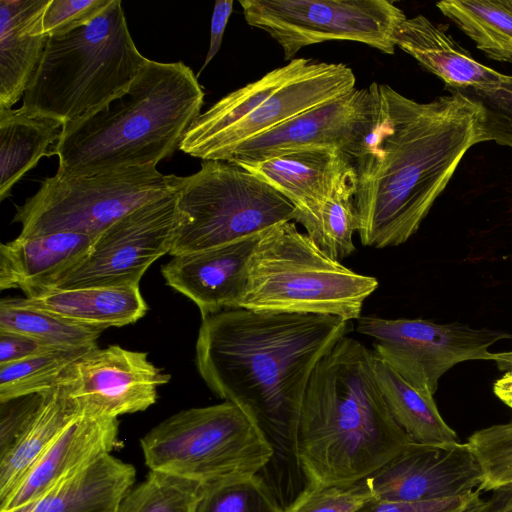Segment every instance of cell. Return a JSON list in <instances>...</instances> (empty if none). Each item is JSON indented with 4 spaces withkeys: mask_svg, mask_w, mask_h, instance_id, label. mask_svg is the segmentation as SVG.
Segmentation results:
<instances>
[{
    "mask_svg": "<svg viewBox=\"0 0 512 512\" xmlns=\"http://www.w3.org/2000/svg\"><path fill=\"white\" fill-rule=\"evenodd\" d=\"M436 6L489 58L512 63V0H444Z\"/></svg>",
    "mask_w": 512,
    "mask_h": 512,
    "instance_id": "83f0119b",
    "label": "cell"
},
{
    "mask_svg": "<svg viewBox=\"0 0 512 512\" xmlns=\"http://www.w3.org/2000/svg\"><path fill=\"white\" fill-rule=\"evenodd\" d=\"M43 393L0 402V456L5 454L23 432L37 410Z\"/></svg>",
    "mask_w": 512,
    "mask_h": 512,
    "instance_id": "f35d334b",
    "label": "cell"
},
{
    "mask_svg": "<svg viewBox=\"0 0 512 512\" xmlns=\"http://www.w3.org/2000/svg\"><path fill=\"white\" fill-rule=\"evenodd\" d=\"M358 226L351 165L303 227L327 256L340 262L356 250L352 238Z\"/></svg>",
    "mask_w": 512,
    "mask_h": 512,
    "instance_id": "f546056e",
    "label": "cell"
},
{
    "mask_svg": "<svg viewBox=\"0 0 512 512\" xmlns=\"http://www.w3.org/2000/svg\"><path fill=\"white\" fill-rule=\"evenodd\" d=\"M378 286L376 278L327 256L289 221L262 233L236 308L328 315L352 322L361 317L365 300Z\"/></svg>",
    "mask_w": 512,
    "mask_h": 512,
    "instance_id": "8992f818",
    "label": "cell"
},
{
    "mask_svg": "<svg viewBox=\"0 0 512 512\" xmlns=\"http://www.w3.org/2000/svg\"><path fill=\"white\" fill-rule=\"evenodd\" d=\"M176 216L173 191L139 206L96 236L88 253L45 290L139 285L170 252Z\"/></svg>",
    "mask_w": 512,
    "mask_h": 512,
    "instance_id": "4fadbf2b",
    "label": "cell"
},
{
    "mask_svg": "<svg viewBox=\"0 0 512 512\" xmlns=\"http://www.w3.org/2000/svg\"><path fill=\"white\" fill-rule=\"evenodd\" d=\"M467 443L482 470L480 491L512 484V421L477 430Z\"/></svg>",
    "mask_w": 512,
    "mask_h": 512,
    "instance_id": "836d02e7",
    "label": "cell"
},
{
    "mask_svg": "<svg viewBox=\"0 0 512 512\" xmlns=\"http://www.w3.org/2000/svg\"><path fill=\"white\" fill-rule=\"evenodd\" d=\"M169 380L147 353L112 345L82 354L65 369L56 387L83 411L118 418L149 408L157 400L158 387Z\"/></svg>",
    "mask_w": 512,
    "mask_h": 512,
    "instance_id": "5bb4252c",
    "label": "cell"
},
{
    "mask_svg": "<svg viewBox=\"0 0 512 512\" xmlns=\"http://www.w3.org/2000/svg\"><path fill=\"white\" fill-rule=\"evenodd\" d=\"M55 350L65 349H56L18 333L0 331V365L22 361Z\"/></svg>",
    "mask_w": 512,
    "mask_h": 512,
    "instance_id": "ab89813d",
    "label": "cell"
},
{
    "mask_svg": "<svg viewBox=\"0 0 512 512\" xmlns=\"http://www.w3.org/2000/svg\"><path fill=\"white\" fill-rule=\"evenodd\" d=\"M373 499L366 478L345 486H306L285 512H357Z\"/></svg>",
    "mask_w": 512,
    "mask_h": 512,
    "instance_id": "d590c367",
    "label": "cell"
},
{
    "mask_svg": "<svg viewBox=\"0 0 512 512\" xmlns=\"http://www.w3.org/2000/svg\"><path fill=\"white\" fill-rule=\"evenodd\" d=\"M489 360L495 361L498 369L505 373L512 371V351L491 353Z\"/></svg>",
    "mask_w": 512,
    "mask_h": 512,
    "instance_id": "ee69618b",
    "label": "cell"
},
{
    "mask_svg": "<svg viewBox=\"0 0 512 512\" xmlns=\"http://www.w3.org/2000/svg\"><path fill=\"white\" fill-rule=\"evenodd\" d=\"M233 3V0H218L214 4L211 18L209 49L200 71L209 64L221 47L225 28L233 10Z\"/></svg>",
    "mask_w": 512,
    "mask_h": 512,
    "instance_id": "60d3db41",
    "label": "cell"
},
{
    "mask_svg": "<svg viewBox=\"0 0 512 512\" xmlns=\"http://www.w3.org/2000/svg\"><path fill=\"white\" fill-rule=\"evenodd\" d=\"M395 43L453 90L491 85L505 75L476 61L451 35L423 15L406 18Z\"/></svg>",
    "mask_w": 512,
    "mask_h": 512,
    "instance_id": "603a6c76",
    "label": "cell"
},
{
    "mask_svg": "<svg viewBox=\"0 0 512 512\" xmlns=\"http://www.w3.org/2000/svg\"><path fill=\"white\" fill-rule=\"evenodd\" d=\"M355 87L356 76L343 63L294 58L202 112L179 149L201 160H223L241 143Z\"/></svg>",
    "mask_w": 512,
    "mask_h": 512,
    "instance_id": "52a82bcc",
    "label": "cell"
},
{
    "mask_svg": "<svg viewBox=\"0 0 512 512\" xmlns=\"http://www.w3.org/2000/svg\"><path fill=\"white\" fill-rule=\"evenodd\" d=\"M351 330L334 316L225 309L202 317L196 365L213 393L289 451L316 365Z\"/></svg>",
    "mask_w": 512,
    "mask_h": 512,
    "instance_id": "7a4b0ae2",
    "label": "cell"
},
{
    "mask_svg": "<svg viewBox=\"0 0 512 512\" xmlns=\"http://www.w3.org/2000/svg\"><path fill=\"white\" fill-rule=\"evenodd\" d=\"M87 351L55 350L0 365V402L54 389L65 369Z\"/></svg>",
    "mask_w": 512,
    "mask_h": 512,
    "instance_id": "4dcf8cb0",
    "label": "cell"
},
{
    "mask_svg": "<svg viewBox=\"0 0 512 512\" xmlns=\"http://www.w3.org/2000/svg\"><path fill=\"white\" fill-rule=\"evenodd\" d=\"M117 444V418L97 416L82 410L0 503V512L36 500L61 480L110 454Z\"/></svg>",
    "mask_w": 512,
    "mask_h": 512,
    "instance_id": "ac0fdd59",
    "label": "cell"
},
{
    "mask_svg": "<svg viewBox=\"0 0 512 512\" xmlns=\"http://www.w3.org/2000/svg\"><path fill=\"white\" fill-rule=\"evenodd\" d=\"M194 512H285L259 476L202 485Z\"/></svg>",
    "mask_w": 512,
    "mask_h": 512,
    "instance_id": "d6a6232c",
    "label": "cell"
},
{
    "mask_svg": "<svg viewBox=\"0 0 512 512\" xmlns=\"http://www.w3.org/2000/svg\"><path fill=\"white\" fill-rule=\"evenodd\" d=\"M492 492L484 512H512V484Z\"/></svg>",
    "mask_w": 512,
    "mask_h": 512,
    "instance_id": "b9f144b4",
    "label": "cell"
},
{
    "mask_svg": "<svg viewBox=\"0 0 512 512\" xmlns=\"http://www.w3.org/2000/svg\"><path fill=\"white\" fill-rule=\"evenodd\" d=\"M487 501L474 490L461 496L420 502L371 500L357 512H484Z\"/></svg>",
    "mask_w": 512,
    "mask_h": 512,
    "instance_id": "74e56055",
    "label": "cell"
},
{
    "mask_svg": "<svg viewBox=\"0 0 512 512\" xmlns=\"http://www.w3.org/2000/svg\"><path fill=\"white\" fill-rule=\"evenodd\" d=\"M14 300L104 330L133 324L148 310L139 285L48 289Z\"/></svg>",
    "mask_w": 512,
    "mask_h": 512,
    "instance_id": "cb8c5ba5",
    "label": "cell"
},
{
    "mask_svg": "<svg viewBox=\"0 0 512 512\" xmlns=\"http://www.w3.org/2000/svg\"><path fill=\"white\" fill-rule=\"evenodd\" d=\"M64 123L19 107L0 108V200L39 160L50 157Z\"/></svg>",
    "mask_w": 512,
    "mask_h": 512,
    "instance_id": "d4e9b609",
    "label": "cell"
},
{
    "mask_svg": "<svg viewBox=\"0 0 512 512\" xmlns=\"http://www.w3.org/2000/svg\"><path fill=\"white\" fill-rule=\"evenodd\" d=\"M204 90L181 61L147 58L129 88L105 107L65 124L50 151L59 173L156 167L173 155L201 114Z\"/></svg>",
    "mask_w": 512,
    "mask_h": 512,
    "instance_id": "277c9868",
    "label": "cell"
},
{
    "mask_svg": "<svg viewBox=\"0 0 512 512\" xmlns=\"http://www.w3.org/2000/svg\"><path fill=\"white\" fill-rule=\"evenodd\" d=\"M369 86L377 114L351 157L354 203L362 245L385 248L416 233L466 152L484 142V113L459 90L423 103Z\"/></svg>",
    "mask_w": 512,
    "mask_h": 512,
    "instance_id": "6da1fadb",
    "label": "cell"
},
{
    "mask_svg": "<svg viewBox=\"0 0 512 512\" xmlns=\"http://www.w3.org/2000/svg\"><path fill=\"white\" fill-rule=\"evenodd\" d=\"M81 411L58 387L43 393L37 410L21 435L0 456V503L11 494L30 467Z\"/></svg>",
    "mask_w": 512,
    "mask_h": 512,
    "instance_id": "484cf974",
    "label": "cell"
},
{
    "mask_svg": "<svg viewBox=\"0 0 512 512\" xmlns=\"http://www.w3.org/2000/svg\"><path fill=\"white\" fill-rule=\"evenodd\" d=\"M357 331L374 338V352L421 393L433 396L440 378L454 365L489 360V347L512 334L462 323L361 316Z\"/></svg>",
    "mask_w": 512,
    "mask_h": 512,
    "instance_id": "7c38bea8",
    "label": "cell"
},
{
    "mask_svg": "<svg viewBox=\"0 0 512 512\" xmlns=\"http://www.w3.org/2000/svg\"><path fill=\"white\" fill-rule=\"evenodd\" d=\"M480 104L484 113V142L512 148V76L497 83L460 90Z\"/></svg>",
    "mask_w": 512,
    "mask_h": 512,
    "instance_id": "e575fe53",
    "label": "cell"
},
{
    "mask_svg": "<svg viewBox=\"0 0 512 512\" xmlns=\"http://www.w3.org/2000/svg\"><path fill=\"white\" fill-rule=\"evenodd\" d=\"M173 190L156 167L89 173L56 172L17 207L13 222L21 236L76 233L96 237L117 220Z\"/></svg>",
    "mask_w": 512,
    "mask_h": 512,
    "instance_id": "30bf717a",
    "label": "cell"
},
{
    "mask_svg": "<svg viewBox=\"0 0 512 512\" xmlns=\"http://www.w3.org/2000/svg\"><path fill=\"white\" fill-rule=\"evenodd\" d=\"M111 0H50L42 16L47 37L67 33L94 20Z\"/></svg>",
    "mask_w": 512,
    "mask_h": 512,
    "instance_id": "8d00e7d4",
    "label": "cell"
},
{
    "mask_svg": "<svg viewBox=\"0 0 512 512\" xmlns=\"http://www.w3.org/2000/svg\"><path fill=\"white\" fill-rule=\"evenodd\" d=\"M411 442L379 389L372 350L343 336L316 365L290 441L307 486L356 483Z\"/></svg>",
    "mask_w": 512,
    "mask_h": 512,
    "instance_id": "3957f363",
    "label": "cell"
},
{
    "mask_svg": "<svg viewBox=\"0 0 512 512\" xmlns=\"http://www.w3.org/2000/svg\"><path fill=\"white\" fill-rule=\"evenodd\" d=\"M147 58L137 49L120 0L90 23L48 37L22 107L65 124L105 107L131 85Z\"/></svg>",
    "mask_w": 512,
    "mask_h": 512,
    "instance_id": "5b68a950",
    "label": "cell"
},
{
    "mask_svg": "<svg viewBox=\"0 0 512 512\" xmlns=\"http://www.w3.org/2000/svg\"><path fill=\"white\" fill-rule=\"evenodd\" d=\"M244 19L281 46L285 60L304 47L352 41L395 52L405 13L388 0H240Z\"/></svg>",
    "mask_w": 512,
    "mask_h": 512,
    "instance_id": "8fae6325",
    "label": "cell"
},
{
    "mask_svg": "<svg viewBox=\"0 0 512 512\" xmlns=\"http://www.w3.org/2000/svg\"><path fill=\"white\" fill-rule=\"evenodd\" d=\"M50 0H0V108L23 98L48 37L42 16Z\"/></svg>",
    "mask_w": 512,
    "mask_h": 512,
    "instance_id": "44dd1931",
    "label": "cell"
},
{
    "mask_svg": "<svg viewBox=\"0 0 512 512\" xmlns=\"http://www.w3.org/2000/svg\"><path fill=\"white\" fill-rule=\"evenodd\" d=\"M377 102L370 86L350 92L298 114L232 149L222 161H261L290 151L337 148L350 157L372 131Z\"/></svg>",
    "mask_w": 512,
    "mask_h": 512,
    "instance_id": "9a60e30c",
    "label": "cell"
},
{
    "mask_svg": "<svg viewBox=\"0 0 512 512\" xmlns=\"http://www.w3.org/2000/svg\"><path fill=\"white\" fill-rule=\"evenodd\" d=\"M366 480L374 500L420 502L480 490L483 474L467 442L441 445L411 442Z\"/></svg>",
    "mask_w": 512,
    "mask_h": 512,
    "instance_id": "2e32d148",
    "label": "cell"
},
{
    "mask_svg": "<svg viewBox=\"0 0 512 512\" xmlns=\"http://www.w3.org/2000/svg\"><path fill=\"white\" fill-rule=\"evenodd\" d=\"M95 237L76 233L21 236L1 244L0 288L25 297L50 287L89 251Z\"/></svg>",
    "mask_w": 512,
    "mask_h": 512,
    "instance_id": "ffe728a7",
    "label": "cell"
},
{
    "mask_svg": "<svg viewBox=\"0 0 512 512\" xmlns=\"http://www.w3.org/2000/svg\"><path fill=\"white\" fill-rule=\"evenodd\" d=\"M140 443L150 470L202 485L259 475L275 454L258 422L228 401L180 411Z\"/></svg>",
    "mask_w": 512,
    "mask_h": 512,
    "instance_id": "ba28073f",
    "label": "cell"
},
{
    "mask_svg": "<svg viewBox=\"0 0 512 512\" xmlns=\"http://www.w3.org/2000/svg\"><path fill=\"white\" fill-rule=\"evenodd\" d=\"M494 394L512 410V371L504 373L493 385Z\"/></svg>",
    "mask_w": 512,
    "mask_h": 512,
    "instance_id": "7bdbcfd3",
    "label": "cell"
},
{
    "mask_svg": "<svg viewBox=\"0 0 512 512\" xmlns=\"http://www.w3.org/2000/svg\"><path fill=\"white\" fill-rule=\"evenodd\" d=\"M263 232L173 256L161 269L166 284L193 301L202 317L236 308L246 289L250 258Z\"/></svg>",
    "mask_w": 512,
    "mask_h": 512,
    "instance_id": "e0dca14e",
    "label": "cell"
},
{
    "mask_svg": "<svg viewBox=\"0 0 512 512\" xmlns=\"http://www.w3.org/2000/svg\"><path fill=\"white\" fill-rule=\"evenodd\" d=\"M236 165L290 201L297 210L295 221L304 226L336 181L351 167V157L337 148L314 147Z\"/></svg>",
    "mask_w": 512,
    "mask_h": 512,
    "instance_id": "d6986e66",
    "label": "cell"
},
{
    "mask_svg": "<svg viewBox=\"0 0 512 512\" xmlns=\"http://www.w3.org/2000/svg\"><path fill=\"white\" fill-rule=\"evenodd\" d=\"M372 365L393 419L412 442L428 445L459 442L457 433L441 416L433 396L409 384L373 350Z\"/></svg>",
    "mask_w": 512,
    "mask_h": 512,
    "instance_id": "4316f807",
    "label": "cell"
},
{
    "mask_svg": "<svg viewBox=\"0 0 512 512\" xmlns=\"http://www.w3.org/2000/svg\"><path fill=\"white\" fill-rule=\"evenodd\" d=\"M168 176L177 210L172 256L226 245L297 216L278 191L228 161L202 160L196 173Z\"/></svg>",
    "mask_w": 512,
    "mask_h": 512,
    "instance_id": "9c48e42d",
    "label": "cell"
},
{
    "mask_svg": "<svg viewBox=\"0 0 512 512\" xmlns=\"http://www.w3.org/2000/svg\"><path fill=\"white\" fill-rule=\"evenodd\" d=\"M202 484L150 470L130 491L116 512H194Z\"/></svg>",
    "mask_w": 512,
    "mask_h": 512,
    "instance_id": "1f68e13d",
    "label": "cell"
},
{
    "mask_svg": "<svg viewBox=\"0 0 512 512\" xmlns=\"http://www.w3.org/2000/svg\"><path fill=\"white\" fill-rule=\"evenodd\" d=\"M135 478L131 464L106 454L36 500L6 512H116Z\"/></svg>",
    "mask_w": 512,
    "mask_h": 512,
    "instance_id": "7402d4cb",
    "label": "cell"
},
{
    "mask_svg": "<svg viewBox=\"0 0 512 512\" xmlns=\"http://www.w3.org/2000/svg\"><path fill=\"white\" fill-rule=\"evenodd\" d=\"M0 331L25 335L56 349L90 350L97 347V340L104 329L77 323L8 298L0 302Z\"/></svg>",
    "mask_w": 512,
    "mask_h": 512,
    "instance_id": "f1b7e54d",
    "label": "cell"
}]
</instances>
